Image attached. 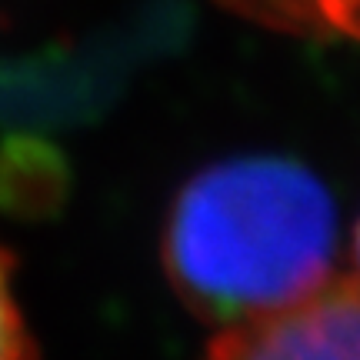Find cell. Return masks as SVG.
Wrapping results in <instances>:
<instances>
[{
    "mask_svg": "<svg viewBox=\"0 0 360 360\" xmlns=\"http://www.w3.org/2000/svg\"><path fill=\"white\" fill-rule=\"evenodd\" d=\"M337 210L321 180L283 157L227 160L184 187L164 264L193 314L224 327L283 310L334 281Z\"/></svg>",
    "mask_w": 360,
    "mask_h": 360,
    "instance_id": "1",
    "label": "cell"
},
{
    "mask_svg": "<svg viewBox=\"0 0 360 360\" xmlns=\"http://www.w3.org/2000/svg\"><path fill=\"white\" fill-rule=\"evenodd\" d=\"M204 360H360V281L334 277L290 307L224 327Z\"/></svg>",
    "mask_w": 360,
    "mask_h": 360,
    "instance_id": "2",
    "label": "cell"
},
{
    "mask_svg": "<svg viewBox=\"0 0 360 360\" xmlns=\"http://www.w3.org/2000/svg\"><path fill=\"white\" fill-rule=\"evenodd\" d=\"M257 27L317 40L360 44V0H217Z\"/></svg>",
    "mask_w": 360,
    "mask_h": 360,
    "instance_id": "3",
    "label": "cell"
},
{
    "mask_svg": "<svg viewBox=\"0 0 360 360\" xmlns=\"http://www.w3.org/2000/svg\"><path fill=\"white\" fill-rule=\"evenodd\" d=\"M13 264L7 250L0 247V360H37V350L30 344L24 314L13 297Z\"/></svg>",
    "mask_w": 360,
    "mask_h": 360,
    "instance_id": "4",
    "label": "cell"
},
{
    "mask_svg": "<svg viewBox=\"0 0 360 360\" xmlns=\"http://www.w3.org/2000/svg\"><path fill=\"white\" fill-rule=\"evenodd\" d=\"M354 260H357V274L354 277L360 281V220H357V240H354Z\"/></svg>",
    "mask_w": 360,
    "mask_h": 360,
    "instance_id": "5",
    "label": "cell"
}]
</instances>
